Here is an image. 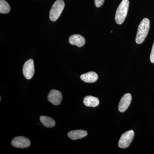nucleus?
<instances>
[{
    "instance_id": "f257e3e1",
    "label": "nucleus",
    "mask_w": 154,
    "mask_h": 154,
    "mask_svg": "<svg viewBox=\"0 0 154 154\" xmlns=\"http://www.w3.org/2000/svg\"><path fill=\"white\" fill-rule=\"evenodd\" d=\"M150 28V21L147 18H144L141 22L138 28L136 37V42L138 44L142 43L147 36Z\"/></svg>"
},
{
    "instance_id": "f03ea898",
    "label": "nucleus",
    "mask_w": 154,
    "mask_h": 154,
    "mask_svg": "<svg viewBox=\"0 0 154 154\" xmlns=\"http://www.w3.org/2000/svg\"><path fill=\"white\" fill-rule=\"evenodd\" d=\"M129 0H122L118 6L115 14V21L118 25L123 23L127 15L129 9Z\"/></svg>"
},
{
    "instance_id": "7ed1b4c3",
    "label": "nucleus",
    "mask_w": 154,
    "mask_h": 154,
    "mask_svg": "<svg viewBox=\"0 0 154 154\" xmlns=\"http://www.w3.org/2000/svg\"><path fill=\"white\" fill-rule=\"evenodd\" d=\"M65 7L63 0H57L52 5L49 12V18L52 22H55L60 17Z\"/></svg>"
},
{
    "instance_id": "20e7f679",
    "label": "nucleus",
    "mask_w": 154,
    "mask_h": 154,
    "mask_svg": "<svg viewBox=\"0 0 154 154\" xmlns=\"http://www.w3.org/2000/svg\"><path fill=\"white\" fill-rule=\"evenodd\" d=\"M134 131L129 130L122 135L119 141L118 146L120 148L125 149L128 147L134 137Z\"/></svg>"
},
{
    "instance_id": "39448f33",
    "label": "nucleus",
    "mask_w": 154,
    "mask_h": 154,
    "mask_svg": "<svg viewBox=\"0 0 154 154\" xmlns=\"http://www.w3.org/2000/svg\"><path fill=\"white\" fill-rule=\"evenodd\" d=\"M35 72L34 62L32 59H29L24 64L23 68V72L24 76L29 80L33 78Z\"/></svg>"
},
{
    "instance_id": "423d86ee",
    "label": "nucleus",
    "mask_w": 154,
    "mask_h": 154,
    "mask_svg": "<svg viewBox=\"0 0 154 154\" xmlns=\"http://www.w3.org/2000/svg\"><path fill=\"white\" fill-rule=\"evenodd\" d=\"M13 146L18 148H27L30 145V141L29 139L23 136L17 137L14 138L11 142Z\"/></svg>"
},
{
    "instance_id": "0eeeda50",
    "label": "nucleus",
    "mask_w": 154,
    "mask_h": 154,
    "mask_svg": "<svg viewBox=\"0 0 154 154\" xmlns=\"http://www.w3.org/2000/svg\"><path fill=\"white\" fill-rule=\"evenodd\" d=\"M62 99V93L57 90H51L48 96V101L54 105H60Z\"/></svg>"
},
{
    "instance_id": "6e6552de",
    "label": "nucleus",
    "mask_w": 154,
    "mask_h": 154,
    "mask_svg": "<svg viewBox=\"0 0 154 154\" xmlns=\"http://www.w3.org/2000/svg\"><path fill=\"white\" fill-rule=\"evenodd\" d=\"M132 100V96L130 94H125L122 96L119 104L118 109L120 112H124L128 109Z\"/></svg>"
},
{
    "instance_id": "1a4fd4ad",
    "label": "nucleus",
    "mask_w": 154,
    "mask_h": 154,
    "mask_svg": "<svg viewBox=\"0 0 154 154\" xmlns=\"http://www.w3.org/2000/svg\"><path fill=\"white\" fill-rule=\"evenodd\" d=\"M86 40L83 36L79 34H74L69 38V42L72 45L82 47L85 44Z\"/></svg>"
},
{
    "instance_id": "9d476101",
    "label": "nucleus",
    "mask_w": 154,
    "mask_h": 154,
    "mask_svg": "<svg viewBox=\"0 0 154 154\" xmlns=\"http://www.w3.org/2000/svg\"><path fill=\"white\" fill-rule=\"evenodd\" d=\"M88 134V133L86 131L82 130L72 131L68 133L69 137L72 140L81 139L87 136Z\"/></svg>"
},
{
    "instance_id": "9b49d317",
    "label": "nucleus",
    "mask_w": 154,
    "mask_h": 154,
    "mask_svg": "<svg viewBox=\"0 0 154 154\" xmlns=\"http://www.w3.org/2000/svg\"><path fill=\"white\" fill-rule=\"evenodd\" d=\"M81 79L86 83H94L98 79V75L94 72H90L81 75Z\"/></svg>"
},
{
    "instance_id": "f8f14e48",
    "label": "nucleus",
    "mask_w": 154,
    "mask_h": 154,
    "mask_svg": "<svg viewBox=\"0 0 154 154\" xmlns=\"http://www.w3.org/2000/svg\"><path fill=\"white\" fill-rule=\"evenodd\" d=\"M83 103L88 107H96L99 104V99L94 96H86L83 100Z\"/></svg>"
},
{
    "instance_id": "ddd939ff",
    "label": "nucleus",
    "mask_w": 154,
    "mask_h": 154,
    "mask_svg": "<svg viewBox=\"0 0 154 154\" xmlns=\"http://www.w3.org/2000/svg\"><path fill=\"white\" fill-rule=\"evenodd\" d=\"M40 120L44 126L48 128L53 127L56 124L55 121L52 118L45 116H40Z\"/></svg>"
},
{
    "instance_id": "4468645a",
    "label": "nucleus",
    "mask_w": 154,
    "mask_h": 154,
    "mask_svg": "<svg viewBox=\"0 0 154 154\" xmlns=\"http://www.w3.org/2000/svg\"><path fill=\"white\" fill-rule=\"evenodd\" d=\"M11 11V7L8 3L5 0H0V13L7 14Z\"/></svg>"
},
{
    "instance_id": "2eb2a0df",
    "label": "nucleus",
    "mask_w": 154,
    "mask_h": 154,
    "mask_svg": "<svg viewBox=\"0 0 154 154\" xmlns=\"http://www.w3.org/2000/svg\"><path fill=\"white\" fill-rule=\"evenodd\" d=\"M105 0H95V5L97 8H100L104 4Z\"/></svg>"
},
{
    "instance_id": "dca6fc26",
    "label": "nucleus",
    "mask_w": 154,
    "mask_h": 154,
    "mask_svg": "<svg viewBox=\"0 0 154 154\" xmlns=\"http://www.w3.org/2000/svg\"><path fill=\"white\" fill-rule=\"evenodd\" d=\"M150 60L152 63H154V43L152 45L151 52L150 56Z\"/></svg>"
},
{
    "instance_id": "f3484780",
    "label": "nucleus",
    "mask_w": 154,
    "mask_h": 154,
    "mask_svg": "<svg viewBox=\"0 0 154 154\" xmlns=\"http://www.w3.org/2000/svg\"><path fill=\"white\" fill-rule=\"evenodd\" d=\"M110 33H113V31H110Z\"/></svg>"
}]
</instances>
